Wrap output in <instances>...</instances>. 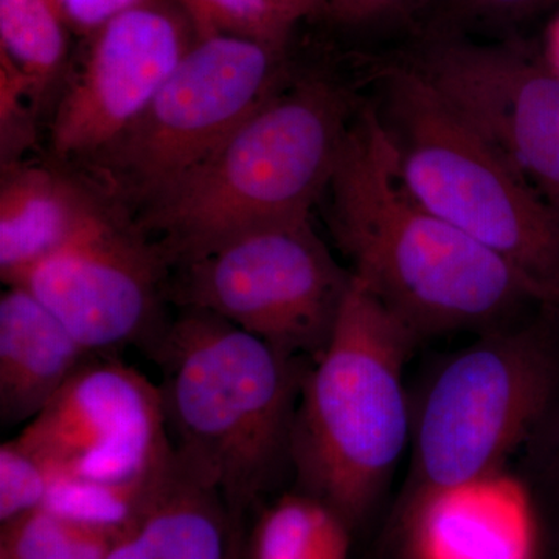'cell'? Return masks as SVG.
<instances>
[{
    "mask_svg": "<svg viewBox=\"0 0 559 559\" xmlns=\"http://www.w3.org/2000/svg\"><path fill=\"white\" fill-rule=\"evenodd\" d=\"M325 194L352 274L418 342L551 307L513 264L412 197L373 103L356 110Z\"/></svg>",
    "mask_w": 559,
    "mask_h": 559,
    "instance_id": "6da1fadb",
    "label": "cell"
},
{
    "mask_svg": "<svg viewBox=\"0 0 559 559\" xmlns=\"http://www.w3.org/2000/svg\"><path fill=\"white\" fill-rule=\"evenodd\" d=\"M150 356L173 454L231 518L290 473V441L311 362L210 312L180 308Z\"/></svg>",
    "mask_w": 559,
    "mask_h": 559,
    "instance_id": "7a4b0ae2",
    "label": "cell"
},
{
    "mask_svg": "<svg viewBox=\"0 0 559 559\" xmlns=\"http://www.w3.org/2000/svg\"><path fill=\"white\" fill-rule=\"evenodd\" d=\"M360 102L323 72H293L135 224L171 270L231 237L311 216L329 189Z\"/></svg>",
    "mask_w": 559,
    "mask_h": 559,
    "instance_id": "3957f363",
    "label": "cell"
},
{
    "mask_svg": "<svg viewBox=\"0 0 559 559\" xmlns=\"http://www.w3.org/2000/svg\"><path fill=\"white\" fill-rule=\"evenodd\" d=\"M417 345L353 275L333 336L301 385L290 441L294 488L329 503L353 528L377 509L411 447L404 367Z\"/></svg>",
    "mask_w": 559,
    "mask_h": 559,
    "instance_id": "277c9868",
    "label": "cell"
},
{
    "mask_svg": "<svg viewBox=\"0 0 559 559\" xmlns=\"http://www.w3.org/2000/svg\"><path fill=\"white\" fill-rule=\"evenodd\" d=\"M374 102L412 197L513 264L559 310V226L521 173L401 58L377 69Z\"/></svg>",
    "mask_w": 559,
    "mask_h": 559,
    "instance_id": "5b68a950",
    "label": "cell"
},
{
    "mask_svg": "<svg viewBox=\"0 0 559 559\" xmlns=\"http://www.w3.org/2000/svg\"><path fill=\"white\" fill-rule=\"evenodd\" d=\"M558 311L484 331L433 369L411 399L403 495L488 476L533 436L559 388Z\"/></svg>",
    "mask_w": 559,
    "mask_h": 559,
    "instance_id": "8992f818",
    "label": "cell"
},
{
    "mask_svg": "<svg viewBox=\"0 0 559 559\" xmlns=\"http://www.w3.org/2000/svg\"><path fill=\"white\" fill-rule=\"evenodd\" d=\"M286 47L249 36L198 38L139 120L86 178L127 212L193 170L289 75Z\"/></svg>",
    "mask_w": 559,
    "mask_h": 559,
    "instance_id": "52a82bcc",
    "label": "cell"
},
{
    "mask_svg": "<svg viewBox=\"0 0 559 559\" xmlns=\"http://www.w3.org/2000/svg\"><path fill=\"white\" fill-rule=\"evenodd\" d=\"M311 216L264 224L176 264L168 300L210 312L314 362L325 352L352 286Z\"/></svg>",
    "mask_w": 559,
    "mask_h": 559,
    "instance_id": "ba28073f",
    "label": "cell"
},
{
    "mask_svg": "<svg viewBox=\"0 0 559 559\" xmlns=\"http://www.w3.org/2000/svg\"><path fill=\"white\" fill-rule=\"evenodd\" d=\"M400 58L488 135L559 226V79L533 47L419 32Z\"/></svg>",
    "mask_w": 559,
    "mask_h": 559,
    "instance_id": "9c48e42d",
    "label": "cell"
},
{
    "mask_svg": "<svg viewBox=\"0 0 559 559\" xmlns=\"http://www.w3.org/2000/svg\"><path fill=\"white\" fill-rule=\"evenodd\" d=\"M50 121L55 162L98 159L124 134L198 39L173 0H143L84 33Z\"/></svg>",
    "mask_w": 559,
    "mask_h": 559,
    "instance_id": "30bf717a",
    "label": "cell"
},
{
    "mask_svg": "<svg viewBox=\"0 0 559 559\" xmlns=\"http://www.w3.org/2000/svg\"><path fill=\"white\" fill-rule=\"evenodd\" d=\"M170 274L167 253L130 213L112 205L17 285L87 352L106 356L127 345L153 348L168 325L162 300L168 299Z\"/></svg>",
    "mask_w": 559,
    "mask_h": 559,
    "instance_id": "8fae6325",
    "label": "cell"
},
{
    "mask_svg": "<svg viewBox=\"0 0 559 559\" xmlns=\"http://www.w3.org/2000/svg\"><path fill=\"white\" fill-rule=\"evenodd\" d=\"M14 440L57 477L139 479L175 459L159 385L106 356L87 360Z\"/></svg>",
    "mask_w": 559,
    "mask_h": 559,
    "instance_id": "7c38bea8",
    "label": "cell"
},
{
    "mask_svg": "<svg viewBox=\"0 0 559 559\" xmlns=\"http://www.w3.org/2000/svg\"><path fill=\"white\" fill-rule=\"evenodd\" d=\"M401 559H533L524 488L507 469L401 496Z\"/></svg>",
    "mask_w": 559,
    "mask_h": 559,
    "instance_id": "4fadbf2b",
    "label": "cell"
},
{
    "mask_svg": "<svg viewBox=\"0 0 559 559\" xmlns=\"http://www.w3.org/2000/svg\"><path fill=\"white\" fill-rule=\"evenodd\" d=\"M112 202L86 176L58 164H2L0 277L7 286L79 238Z\"/></svg>",
    "mask_w": 559,
    "mask_h": 559,
    "instance_id": "5bb4252c",
    "label": "cell"
},
{
    "mask_svg": "<svg viewBox=\"0 0 559 559\" xmlns=\"http://www.w3.org/2000/svg\"><path fill=\"white\" fill-rule=\"evenodd\" d=\"M95 355L32 293L7 286L0 297V419L31 423Z\"/></svg>",
    "mask_w": 559,
    "mask_h": 559,
    "instance_id": "9a60e30c",
    "label": "cell"
},
{
    "mask_svg": "<svg viewBox=\"0 0 559 559\" xmlns=\"http://www.w3.org/2000/svg\"><path fill=\"white\" fill-rule=\"evenodd\" d=\"M73 32L64 0H0V60L27 80L38 108L68 75Z\"/></svg>",
    "mask_w": 559,
    "mask_h": 559,
    "instance_id": "2e32d148",
    "label": "cell"
},
{
    "mask_svg": "<svg viewBox=\"0 0 559 559\" xmlns=\"http://www.w3.org/2000/svg\"><path fill=\"white\" fill-rule=\"evenodd\" d=\"M353 530L329 503L294 488L261 511L245 559H349Z\"/></svg>",
    "mask_w": 559,
    "mask_h": 559,
    "instance_id": "e0dca14e",
    "label": "cell"
},
{
    "mask_svg": "<svg viewBox=\"0 0 559 559\" xmlns=\"http://www.w3.org/2000/svg\"><path fill=\"white\" fill-rule=\"evenodd\" d=\"M175 465L139 479L108 481L60 476L53 480L44 509L62 516L123 532L139 521Z\"/></svg>",
    "mask_w": 559,
    "mask_h": 559,
    "instance_id": "ac0fdd59",
    "label": "cell"
},
{
    "mask_svg": "<svg viewBox=\"0 0 559 559\" xmlns=\"http://www.w3.org/2000/svg\"><path fill=\"white\" fill-rule=\"evenodd\" d=\"M120 533L40 507L3 522L0 559H106Z\"/></svg>",
    "mask_w": 559,
    "mask_h": 559,
    "instance_id": "d6986e66",
    "label": "cell"
},
{
    "mask_svg": "<svg viewBox=\"0 0 559 559\" xmlns=\"http://www.w3.org/2000/svg\"><path fill=\"white\" fill-rule=\"evenodd\" d=\"M558 7L559 0H436L418 32L485 40L521 38L522 27Z\"/></svg>",
    "mask_w": 559,
    "mask_h": 559,
    "instance_id": "ffe728a7",
    "label": "cell"
},
{
    "mask_svg": "<svg viewBox=\"0 0 559 559\" xmlns=\"http://www.w3.org/2000/svg\"><path fill=\"white\" fill-rule=\"evenodd\" d=\"M187 14L198 38L213 35L249 36L288 46L294 25L270 0H173Z\"/></svg>",
    "mask_w": 559,
    "mask_h": 559,
    "instance_id": "44dd1931",
    "label": "cell"
},
{
    "mask_svg": "<svg viewBox=\"0 0 559 559\" xmlns=\"http://www.w3.org/2000/svg\"><path fill=\"white\" fill-rule=\"evenodd\" d=\"M53 471L16 440L0 447V524L40 509L53 480Z\"/></svg>",
    "mask_w": 559,
    "mask_h": 559,
    "instance_id": "7402d4cb",
    "label": "cell"
},
{
    "mask_svg": "<svg viewBox=\"0 0 559 559\" xmlns=\"http://www.w3.org/2000/svg\"><path fill=\"white\" fill-rule=\"evenodd\" d=\"M436 0H329L325 17L353 32L411 27L415 35L428 20Z\"/></svg>",
    "mask_w": 559,
    "mask_h": 559,
    "instance_id": "603a6c76",
    "label": "cell"
},
{
    "mask_svg": "<svg viewBox=\"0 0 559 559\" xmlns=\"http://www.w3.org/2000/svg\"><path fill=\"white\" fill-rule=\"evenodd\" d=\"M140 2L143 0H64L73 25L79 33L91 32L92 28L112 17L114 14Z\"/></svg>",
    "mask_w": 559,
    "mask_h": 559,
    "instance_id": "cb8c5ba5",
    "label": "cell"
},
{
    "mask_svg": "<svg viewBox=\"0 0 559 559\" xmlns=\"http://www.w3.org/2000/svg\"><path fill=\"white\" fill-rule=\"evenodd\" d=\"M329 0H270L272 7L296 27L308 17L325 16Z\"/></svg>",
    "mask_w": 559,
    "mask_h": 559,
    "instance_id": "d4e9b609",
    "label": "cell"
},
{
    "mask_svg": "<svg viewBox=\"0 0 559 559\" xmlns=\"http://www.w3.org/2000/svg\"><path fill=\"white\" fill-rule=\"evenodd\" d=\"M540 64L559 79V11L543 33L539 49H533Z\"/></svg>",
    "mask_w": 559,
    "mask_h": 559,
    "instance_id": "484cf974",
    "label": "cell"
},
{
    "mask_svg": "<svg viewBox=\"0 0 559 559\" xmlns=\"http://www.w3.org/2000/svg\"><path fill=\"white\" fill-rule=\"evenodd\" d=\"M227 559H245V543H242L241 524L235 527L234 538H231L229 557Z\"/></svg>",
    "mask_w": 559,
    "mask_h": 559,
    "instance_id": "4316f807",
    "label": "cell"
}]
</instances>
